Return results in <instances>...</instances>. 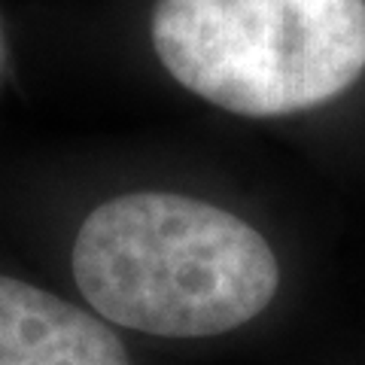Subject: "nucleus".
I'll return each mask as SVG.
<instances>
[{"instance_id":"1","label":"nucleus","mask_w":365,"mask_h":365,"mask_svg":"<svg viewBox=\"0 0 365 365\" xmlns=\"http://www.w3.org/2000/svg\"><path fill=\"white\" fill-rule=\"evenodd\" d=\"M73 277L113 323L162 338H204L265 311L280 268L241 216L174 192H134L101 204L83 222Z\"/></svg>"},{"instance_id":"2","label":"nucleus","mask_w":365,"mask_h":365,"mask_svg":"<svg viewBox=\"0 0 365 365\" xmlns=\"http://www.w3.org/2000/svg\"><path fill=\"white\" fill-rule=\"evenodd\" d=\"M168 73L237 116L326 104L365 71V0H158Z\"/></svg>"},{"instance_id":"3","label":"nucleus","mask_w":365,"mask_h":365,"mask_svg":"<svg viewBox=\"0 0 365 365\" xmlns=\"http://www.w3.org/2000/svg\"><path fill=\"white\" fill-rule=\"evenodd\" d=\"M0 365H131L95 314L31 283L0 277Z\"/></svg>"}]
</instances>
